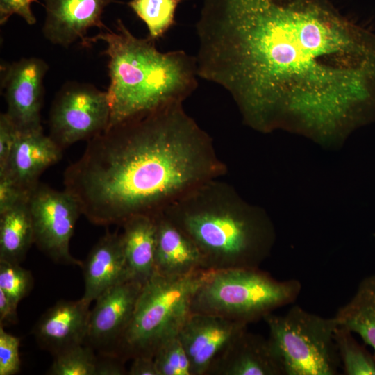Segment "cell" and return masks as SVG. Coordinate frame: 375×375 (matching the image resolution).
I'll return each mask as SVG.
<instances>
[{
	"mask_svg": "<svg viewBox=\"0 0 375 375\" xmlns=\"http://www.w3.org/2000/svg\"><path fill=\"white\" fill-rule=\"evenodd\" d=\"M206 375H285V372L269 338L247 328L224 347Z\"/></svg>",
	"mask_w": 375,
	"mask_h": 375,
	"instance_id": "5bb4252c",
	"label": "cell"
},
{
	"mask_svg": "<svg viewBox=\"0 0 375 375\" xmlns=\"http://www.w3.org/2000/svg\"><path fill=\"white\" fill-rule=\"evenodd\" d=\"M156 220V274L173 277L207 270L199 249L181 229L162 213Z\"/></svg>",
	"mask_w": 375,
	"mask_h": 375,
	"instance_id": "ac0fdd59",
	"label": "cell"
},
{
	"mask_svg": "<svg viewBox=\"0 0 375 375\" xmlns=\"http://www.w3.org/2000/svg\"><path fill=\"white\" fill-rule=\"evenodd\" d=\"M132 360L128 375H159L153 358L137 356Z\"/></svg>",
	"mask_w": 375,
	"mask_h": 375,
	"instance_id": "d6a6232c",
	"label": "cell"
},
{
	"mask_svg": "<svg viewBox=\"0 0 375 375\" xmlns=\"http://www.w3.org/2000/svg\"><path fill=\"white\" fill-rule=\"evenodd\" d=\"M81 267L85 285L81 299L90 304L110 288L129 281L122 234L106 232L92 248Z\"/></svg>",
	"mask_w": 375,
	"mask_h": 375,
	"instance_id": "e0dca14e",
	"label": "cell"
},
{
	"mask_svg": "<svg viewBox=\"0 0 375 375\" xmlns=\"http://www.w3.org/2000/svg\"><path fill=\"white\" fill-rule=\"evenodd\" d=\"M33 244L28 201L0 213V261L20 264Z\"/></svg>",
	"mask_w": 375,
	"mask_h": 375,
	"instance_id": "44dd1931",
	"label": "cell"
},
{
	"mask_svg": "<svg viewBox=\"0 0 375 375\" xmlns=\"http://www.w3.org/2000/svg\"><path fill=\"white\" fill-rule=\"evenodd\" d=\"M38 0H0V24L3 25L13 15L21 17L28 24L33 25L36 18L31 4Z\"/></svg>",
	"mask_w": 375,
	"mask_h": 375,
	"instance_id": "f1b7e54d",
	"label": "cell"
},
{
	"mask_svg": "<svg viewBox=\"0 0 375 375\" xmlns=\"http://www.w3.org/2000/svg\"><path fill=\"white\" fill-rule=\"evenodd\" d=\"M112 0H43L45 19L42 28L51 43L67 48L78 40L83 42L88 31L107 26L102 22L104 9Z\"/></svg>",
	"mask_w": 375,
	"mask_h": 375,
	"instance_id": "4fadbf2b",
	"label": "cell"
},
{
	"mask_svg": "<svg viewBox=\"0 0 375 375\" xmlns=\"http://www.w3.org/2000/svg\"><path fill=\"white\" fill-rule=\"evenodd\" d=\"M153 359L159 375H192L189 358L178 335L165 341Z\"/></svg>",
	"mask_w": 375,
	"mask_h": 375,
	"instance_id": "d4e9b609",
	"label": "cell"
},
{
	"mask_svg": "<svg viewBox=\"0 0 375 375\" xmlns=\"http://www.w3.org/2000/svg\"><path fill=\"white\" fill-rule=\"evenodd\" d=\"M181 0H131L128 5L144 22L148 38L156 40L163 37L175 24V12Z\"/></svg>",
	"mask_w": 375,
	"mask_h": 375,
	"instance_id": "603a6c76",
	"label": "cell"
},
{
	"mask_svg": "<svg viewBox=\"0 0 375 375\" xmlns=\"http://www.w3.org/2000/svg\"><path fill=\"white\" fill-rule=\"evenodd\" d=\"M162 214L195 244L210 271L259 267L276 240L266 210L219 178L192 190Z\"/></svg>",
	"mask_w": 375,
	"mask_h": 375,
	"instance_id": "3957f363",
	"label": "cell"
},
{
	"mask_svg": "<svg viewBox=\"0 0 375 375\" xmlns=\"http://www.w3.org/2000/svg\"><path fill=\"white\" fill-rule=\"evenodd\" d=\"M33 286L31 272L20 264L0 261V290L17 303L26 297Z\"/></svg>",
	"mask_w": 375,
	"mask_h": 375,
	"instance_id": "484cf974",
	"label": "cell"
},
{
	"mask_svg": "<svg viewBox=\"0 0 375 375\" xmlns=\"http://www.w3.org/2000/svg\"><path fill=\"white\" fill-rule=\"evenodd\" d=\"M110 109L106 92L78 82L66 83L55 97L49 112V136L62 149L105 131Z\"/></svg>",
	"mask_w": 375,
	"mask_h": 375,
	"instance_id": "ba28073f",
	"label": "cell"
},
{
	"mask_svg": "<svg viewBox=\"0 0 375 375\" xmlns=\"http://www.w3.org/2000/svg\"><path fill=\"white\" fill-rule=\"evenodd\" d=\"M209 271L173 277L154 273L142 288L117 356L125 361L137 356L153 358L165 341L178 335L190 313L193 294Z\"/></svg>",
	"mask_w": 375,
	"mask_h": 375,
	"instance_id": "8992f818",
	"label": "cell"
},
{
	"mask_svg": "<svg viewBox=\"0 0 375 375\" xmlns=\"http://www.w3.org/2000/svg\"><path fill=\"white\" fill-rule=\"evenodd\" d=\"M20 339L0 326V375H14L20 370Z\"/></svg>",
	"mask_w": 375,
	"mask_h": 375,
	"instance_id": "4316f807",
	"label": "cell"
},
{
	"mask_svg": "<svg viewBox=\"0 0 375 375\" xmlns=\"http://www.w3.org/2000/svg\"><path fill=\"white\" fill-rule=\"evenodd\" d=\"M156 217L136 215L121 226L128 280L143 285L155 273Z\"/></svg>",
	"mask_w": 375,
	"mask_h": 375,
	"instance_id": "d6986e66",
	"label": "cell"
},
{
	"mask_svg": "<svg viewBox=\"0 0 375 375\" xmlns=\"http://www.w3.org/2000/svg\"><path fill=\"white\" fill-rule=\"evenodd\" d=\"M335 340L346 375H375V354L360 344L348 328L338 326Z\"/></svg>",
	"mask_w": 375,
	"mask_h": 375,
	"instance_id": "7402d4cb",
	"label": "cell"
},
{
	"mask_svg": "<svg viewBox=\"0 0 375 375\" xmlns=\"http://www.w3.org/2000/svg\"><path fill=\"white\" fill-rule=\"evenodd\" d=\"M198 76L244 123L338 147L375 121V33L330 0H204Z\"/></svg>",
	"mask_w": 375,
	"mask_h": 375,
	"instance_id": "6da1fadb",
	"label": "cell"
},
{
	"mask_svg": "<svg viewBox=\"0 0 375 375\" xmlns=\"http://www.w3.org/2000/svg\"><path fill=\"white\" fill-rule=\"evenodd\" d=\"M48 69L44 60L35 57L1 68V85L7 103L5 112L19 131L42 128L43 83Z\"/></svg>",
	"mask_w": 375,
	"mask_h": 375,
	"instance_id": "30bf717a",
	"label": "cell"
},
{
	"mask_svg": "<svg viewBox=\"0 0 375 375\" xmlns=\"http://www.w3.org/2000/svg\"><path fill=\"white\" fill-rule=\"evenodd\" d=\"M28 207L34 230V244L53 262L81 266L72 256L69 244L78 217L76 199L65 190H55L39 183L32 190Z\"/></svg>",
	"mask_w": 375,
	"mask_h": 375,
	"instance_id": "9c48e42d",
	"label": "cell"
},
{
	"mask_svg": "<svg viewBox=\"0 0 375 375\" xmlns=\"http://www.w3.org/2000/svg\"><path fill=\"white\" fill-rule=\"evenodd\" d=\"M301 290L299 281H279L259 267L209 271L193 294L190 312L248 324L292 303Z\"/></svg>",
	"mask_w": 375,
	"mask_h": 375,
	"instance_id": "5b68a950",
	"label": "cell"
},
{
	"mask_svg": "<svg viewBox=\"0 0 375 375\" xmlns=\"http://www.w3.org/2000/svg\"><path fill=\"white\" fill-rule=\"evenodd\" d=\"M142 286L141 283L127 281L110 288L98 297L90 312L84 344L101 355L117 356Z\"/></svg>",
	"mask_w": 375,
	"mask_h": 375,
	"instance_id": "8fae6325",
	"label": "cell"
},
{
	"mask_svg": "<svg viewBox=\"0 0 375 375\" xmlns=\"http://www.w3.org/2000/svg\"><path fill=\"white\" fill-rule=\"evenodd\" d=\"M63 149L43 128L17 132L5 170L25 189L32 191L40 175L62 158Z\"/></svg>",
	"mask_w": 375,
	"mask_h": 375,
	"instance_id": "2e32d148",
	"label": "cell"
},
{
	"mask_svg": "<svg viewBox=\"0 0 375 375\" xmlns=\"http://www.w3.org/2000/svg\"><path fill=\"white\" fill-rule=\"evenodd\" d=\"M98 356L90 346L83 344L53 356L47 371L49 375H95Z\"/></svg>",
	"mask_w": 375,
	"mask_h": 375,
	"instance_id": "cb8c5ba5",
	"label": "cell"
},
{
	"mask_svg": "<svg viewBox=\"0 0 375 375\" xmlns=\"http://www.w3.org/2000/svg\"><path fill=\"white\" fill-rule=\"evenodd\" d=\"M31 192L23 188L8 174H0V213L28 201Z\"/></svg>",
	"mask_w": 375,
	"mask_h": 375,
	"instance_id": "83f0119b",
	"label": "cell"
},
{
	"mask_svg": "<svg viewBox=\"0 0 375 375\" xmlns=\"http://www.w3.org/2000/svg\"><path fill=\"white\" fill-rule=\"evenodd\" d=\"M18 303L0 290V326L14 324L17 322Z\"/></svg>",
	"mask_w": 375,
	"mask_h": 375,
	"instance_id": "1f68e13d",
	"label": "cell"
},
{
	"mask_svg": "<svg viewBox=\"0 0 375 375\" xmlns=\"http://www.w3.org/2000/svg\"><path fill=\"white\" fill-rule=\"evenodd\" d=\"M18 130L6 112L0 115V172L5 170Z\"/></svg>",
	"mask_w": 375,
	"mask_h": 375,
	"instance_id": "f546056e",
	"label": "cell"
},
{
	"mask_svg": "<svg viewBox=\"0 0 375 375\" xmlns=\"http://www.w3.org/2000/svg\"><path fill=\"white\" fill-rule=\"evenodd\" d=\"M227 173L211 137L172 105L107 128L88 140L63 174L64 190L99 226L156 217L199 185Z\"/></svg>",
	"mask_w": 375,
	"mask_h": 375,
	"instance_id": "7a4b0ae2",
	"label": "cell"
},
{
	"mask_svg": "<svg viewBox=\"0 0 375 375\" xmlns=\"http://www.w3.org/2000/svg\"><path fill=\"white\" fill-rule=\"evenodd\" d=\"M103 41L108 58L110 83L106 91L110 109L108 128L178 103L198 85L196 57L178 50L161 52L148 37H135L121 19L115 29L108 27L85 46Z\"/></svg>",
	"mask_w": 375,
	"mask_h": 375,
	"instance_id": "277c9868",
	"label": "cell"
},
{
	"mask_svg": "<svg viewBox=\"0 0 375 375\" xmlns=\"http://www.w3.org/2000/svg\"><path fill=\"white\" fill-rule=\"evenodd\" d=\"M338 326L358 335L375 354V274L365 278L334 316Z\"/></svg>",
	"mask_w": 375,
	"mask_h": 375,
	"instance_id": "ffe728a7",
	"label": "cell"
},
{
	"mask_svg": "<svg viewBox=\"0 0 375 375\" xmlns=\"http://www.w3.org/2000/svg\"><path fill=\"white\" fill-rule=\"evenodd\" d=\"M124 362L125 360L118 356L101 354L98 356L95 375L128 374Z\"/></svg>",
	"mask_w": 375,
	"mask_h": 375,
	"instance_id": "4dcf8cb0",
	"label": "cell"
},
{
	"mask_svg": "<svg viewBox=\"0 0 375 375\" xmlns=\"http://www.w3.org/2000/svg\"><path fill=\"white\" fill-rule=\"evenodd\" d=\"M247 325L213 315L190 312L178 338L189 358L192 375H206L217 356Z\"/></svg>",
	"mask_w": 375,
	"mask_h": 375,
	"instance_id": "7c38bea8",
	"label": "cell"
},
{
	"mask_svg": "<svg viewBox=\"0 0 375 375\" xmlns=\"http://www.w3.org/2000/svg\"><path fill=\"white\" fill-rule=\"evenodd\" d=\"M90 303L81 298L77 301L60 300L45 311L33 329L40 347L53 356L85 342Z\"/></svg>",
	"mask_w": 375,
	"mask_h": 375,
	"instance_id": "9a60e30c",
	"label": "cell"
},
{
	"mask_svg": "<svg viewBox=\"0 0 375 375\" xmlns=\"http://www.w3.org/2000/svg\"><path fill=\"white\" fill-rule=\"evenodd\" d=\"M269 340L278 353L285 375H336L341 367L335 340V317H323L298 305L283 315L264 318Z\"/></svg>",
	"mask_w": 375,
	"mask_h": 375,
	"instance_id": "52a82bcc",
	"label": "cell"
}]
</instances>
